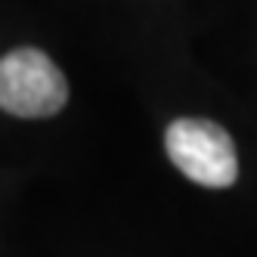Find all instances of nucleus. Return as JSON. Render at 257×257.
I'll return each instance as SVG.
<instances>
[{"instance_id":"obj_2","label":"nucleus","mask_w":257,"mask_h":257,"mask_svg":"<svg viewBox=\"0 0 257 257\" xmlns=\"http://www.w3.org/2000/svg\"><path fill=\"white\" fill-rule=\"evenodd\" d=\"M68 102V81L47 53L19 47L0 59V108L16 118H50Z\"/></svg>"},{"instance_id":"obj_1","label":"nucleus","mask_w":257,"mask_h":257,"mask_svg":"<svg viewBox=\"0 0 257 257\" xmlns=\"http://www.w3.org/2000/svg\"><path fill=\"white\" fill-rule=\"evenodd\" d=\"M164 149L174 168L208 189H229L238 177L235 143L208 118H180L164 134Z\"/></svg>"}]
</instances>
